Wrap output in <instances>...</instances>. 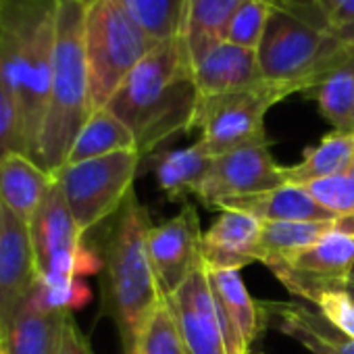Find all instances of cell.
<instances>
[{"label": "cell", "mask_w": 354, "mask_h": 354, "mask_svg": "<svg viewBox=\"0 0 354 354\" xmlns=\"http://www.w3.org/2000/svg\"><path fill=\"white\" fill-rule=\"evenodd\" d=\"M221 211H242L257 217L263 223L269 221H335L337 217L323 209L302 186L283 184L279 188L225 198L217 205Z\"/></svg>", "instance_id": "d6986e66"}, {"label": "cell", "mask_w": 354, "mask_h": 354, "mask_svg": "<svg viewBox=\"0 0 354 354\" xmlns=\"http://www.w3.org/2000/svg\"><path fill=\"white\" fill-rule=\"evenodd\" d=\"M5 5H7V0H0V15H3V9H5Z\"/></svg>", "instance_id": "ee69618b"}, {"label": "cell", "mask_w": 354, "mask_h": 354, "mask_svg": "<svg viewBox=\"0 0 354 354\" xmlns=\"http://www.w3.org/2000/svg\"><path fill=\"white\" fill-rule=\"evenodd\" d=\"M140 30L156 44L180 38L188 0H119Z\"/></svg>", "instance_id": "83f0119b"}, {"label": "cell", "mask_w": 354, "mask_h": 354, "mask_svg": "<svg viewBox=\"0 0 354 354\" xmlns=\"http://www.w3.org/2000/svg\"><path fill=\"white\" fill-rule=\"evenodd\" d=\"M271 7L273 0H244L230 21L225 42L257 50L265 36Z\"/></svg>", "instance_id": "f1b7e54d"}, {"label": "cell", "mask_w": 354, "mask_h": 354, "mask_svg": "<svg viewBox=\"0 0 354 354\" xmlns=\"http://www.w3.org/2000/svg\"><path fill=\"white\" fill-rule=\"evenodd\" d=\"M0 354H5V319H3V308H0Z\"/></svg>", "instance_id": "f35d334b"}, {"label": "cell", "mask_w": 354, "mask_h": 354, "mask_svg": "<svg viewBox=\"0 0 354 354\" xmlns=\"http://www.w3.org/2000/svg\"><path fill=\"white\" fill-rule=\"evenodd\" d=\"M333 227H335L337 232H344V234H352V236H354V213L344 215V217H337V219L333 221Z\"/></svg>", "instance_id": "8d00e7d4"}, {"label": "cell", "mask_w": 354, "mask_h": 354, "mask_svg": "<svg viewBox=\"0 0 354 354\" xmlns=\"http://www.w3.org/2000/svg\"><path fill=\"white\" fill-rule=\"evenodd\" d=\"M123 150H138L133 133L109 109H98L90 115V119L84 123L82 131L77 133L67 165L106 156L113 152H123Z\"/></svg>", "instance_id": "cb8c5ba5"}, {"label": "cell", "mask_w": 354, "mask_h": 354, "mask_svg": "<svg viewBox=\"0 0 354 354\" xmlns=\"http://www.w3.org/2000/svg\"><path fill=\"white\" fill-rule=\"evenodd\" d=\"M346 290H348V294H350V296H352V300H354V279H348Z\"/></svg>", "instance_id": "60d3db41"}, {"label": "cell", "mask_w": 354, "mask_h": 354, "mask_svg": "<svg viewBox=\"0 0 354 354\" xmlns=\"http://www.w3.org/2000/svg\"><path fill=\"white\" fill-rule=\"evenodd\" d=\"M136 354H188L182 344L180 331H177L171 308L165 300L150 317L138 342Z\"/></svg>", "instance_id": "f546056e"}, {"label": "cell", "mask_w": 354, "mask_h": 354, "mask_svg": "<svg viewBox=\"0 0 354 354\" xmlns=\"http://www.w3.org/2000/svg\"><path fill=\"white\" fill-rule=\"evenodd\" d=\"M198 88L182 38L156 44L123 80L109 109L136 138L140 156L180 131L194 127Z\"/></svg>", "instance_id": "6da1fadb"}, {"label": "cell", "mask_w": 354, "mask_h": 354, "mask_svg": "<svg viewBox=\"0 0 354 354\" xmlns=\"http://www.w3.org/2000/svg\"><path fill=\"white\" fill-rule=\"evenodd\" d=\"M84 28L86 7L80 0H59L50 100L38 154V165L50 173L67 165L71 146L92 115Z\"/></svg>", "instance_id": "5b68a950"}, {"label": "cell", "mask_w": 354, "mask_h": 354, "mask_svg": "<svg viewBox=\"0 0 354 354\" xmlns=\"http://www.w3.org/2000/svg\"><path fill=\"white\" fill-rule=\"evenodd\" d=\"M244 0H188L180 38L192 63L213 46L225 42L230 21Z\"/></svg>", "instance_id": "7402d4cb"}, {"label": "cell", "mask_w": 354, "mask_h": 354, "mask_svg": "<svg viewBox=\"0 0 354 354\" xmlns=\"http://www.w3.org/2000/svg\"><path fill=\"white\" fill-rule=\"evenodd\" d=\"M211 167L213 156L203 148L201 142L154 156L156 182L169 201H182L190 194H198L211 173Z\"/></svg>", "instance_id": "44dd1931"}, {"label": "cell", "mask_w": 354, "mask_h": 354, "mask_svg": "<svg viewBox=\"0 0 354 354\" xmlns=\"http://www.w3.org/2000/svg\"><path fill=\"white\" fill-rule=\"evenodd\" d=\"M290 94V90L265 82L250 90L201 96L194 117V127L203 131L198 142L211 156L269 142L265 133V115Z\"/></svg>", "instance_id": "ba28073f"}, {"label": "cell", "mask_w": 354, "mask_h": 354, "mask_svg": "<svg viewBox=\"0 0 354 354\" xmlns=\"http://www.w3.org/2000/svg\"><path fill=\"white\" fill-rule=\"evenodd\" d=\"M36 304L48 310H73L90 300L88 286L80 279H38V286L30 294Z\"/></svg>", "instance_id": "4dcf8cb0"}, {"label": "cell", "mask_w": 354, "mask_h": 354, "mask_svg": "<svg viewBox=\"0 0 354 354\" xmlns=\"http://www.w3.org/2000/svg\"><path fill=\"white\" fill-rule=\"evenodd\" d=\"M84 44L92 113L109 104L123 80L156 46L119 0H98L86 9Z\"/></svg>", "instance_id": "8992f818"}, {"label": "cell", "mask_w": 354, "mask_h": 354, "mask_svg": "<svg viewBox=\"0 0 354 354\" xmlns=\"http://www.w3.org/2000/svg\"><path fill=\"white\" fill-rule=\"evenodd\" d=\"M331 32L335 34L337 40H342L348 48L354 50V21L348 24V26H344V28H339V30H331Z\"/></svg>", "instance_id": "d590c367"}, {"label": "cell", "mask_w": 354, "mask_h": 354, "mask_svg": "<svg viewBox=\"0 0 354 354\" xmlns=\"http://www.w3.org/2000/svg\"><path fill=\"white\" fill-rule=\"evenodd\" d=\"M165 302L171 308L188 354H227L205 265L167 296Z\"/></svg>", "instance_id": "5bb4252c"}, {"label": "cell", "mask_w": 354, "mask_h": 354, "mask_svg": "<svg viewBox=\"0 0 354 354\" xmlns=\"http://www.w3.org/2000/svg\"><path fill=\"white\" fill-rule=\"evenodd\" d=\"M315 3L319 5V9H321L325 15H329L333 9H337V7L344 3V0H315Z\"/></svg>", "instance_id": "74e56055"}, {"label": "cell", "mask_w": 354, "mask_h": 354, "mask_svg": "<svg viewBox=\"0 0 354 354\" xmlns=\"http://www.w3.org/2000/svg\"><path fill=\"white\" fill-rule=\"evenodd\" d=\"M348 133L354 136V113H352V119H350V129H348Z\"/></svg>", "instance_id": "7bdbcfd3"}, {"label": "cell", "mask_w": 354, "mask_h": 354, "mask_svg": "<svg viewBox=\"0 0 354 354\" xmlns=\"http://www.w3.org/2000/svg\"><path fill=\"white\" fill-rule=\"evenodd\" d=\"M346 175H348V180H350V186H352V190H354V158H352V162H350V167H348Z\"/></svg>", "instance_id": "ab89813d"}, {"label": "cell", "mask_w": 354, "mask_h": 354, "mask_svg": "<svg viewBox=\"0 0 354 354\" xmlns=\"http://www.w3.org/2000/svg\"><path fill=\"white\" fill-rule=\"evenodd\" d=\"M30 230L40 279H73L100 267L84 244L57 177Z\"/></svg>", "instance_id": "9c48e42d"}, {"label": "cell", "mask_w": 354, "mask_h": 354, "mask_svg": "<svg viewBox=\"0 0 354 354\" xmlns=\"http://www.w3.org/2000/svg\"><path fill=\"white\" fill-rule=\"evenodd\" d=\"M207 269V277L211 283L213 296L221 302V306L227 310L230 319L240 329L242 337L250 346L263 327V319L259 313V304L248 294L244 279L238 269Z\"/></svg>", "instance_id": "484cf974"}, {"label": "cell", "mask_w": 354, "mask_h": 354, "mask_svg": "<svg viewBox=\"0 0 354 354\" xmlns=\"http://www.w3.org/2000/svg\"><path fill=\"white\" fill-rule=\"evenodd\" d=\"M317 313L323 315L337 331L348 337H354V300L348 294L346 286L339 290L325 292L317 302Z\"/></svg>", "instance_id": "d6a6232c"}, {"label": "cell", "mask_w": 354, "mask_h": 354, "mask_svg": "<svg viewBox=\"0 0 354 354\" xmlns=\"http://www.w3.org/2000/svg\"><path fill=\"white\" fill-rule=\"evenodd\" d=\"M59 0H7L0 15V80L13 98L24 150L38 162L50 100Z\"/></svg>", "instance_id": "7a4b0ae2"}, {"label": "cell", "mask_w": 354, "mask_h": 354, "mask_svg": "<svg viewBox=\"0 0 354 354\" xmlns=\"http://www.w3.org/2000/svg\"><path fill=\"white\" fill-rule=\"evenodd\" d=\"M80 3L88 9V7H92V5H96L98 3V0H80Z\"/></svg>", "instance_id": "b9f144b4"}, {"label": "cell", "mask_w": 354, "mask_h": 354, "mask_svg": "<svg viewBox=\"0 0 354 354\" xmlns=\"http://www.w3.org/2000/svg\"><path fill=\"white\" fill-rule=\"evenodd\" d=\"M352 267L354 236L337 232L335 227L294 259L269 265L286 290L313 304L325 292L344 288L350 279Z\"/></svg>", "instance_id": "30bf717a"}, {"label": "cell", "mask_w": 354, "mask_h": 354, "mask_svg": "<svg viewBox=\"0 0 354 354\" xmlns=\"http://www.w3.org/2000/svg\"><path fill=\"white\" fill-rule=\"evenodd\" d=\"M323 209L333 213L335 217H344L354 213V190L350 186L348 175H331L323 180L310 182L302 186Z\"/></svg>", "instance_id": "1f68e13d"}, {"label": "cell", "mask_w": 354, "mask_h": 354, "mask_svg": "<svg viewBox=\"0 0 354 354\" xmlns=\"http://www.w3.org/2000/svg\"><path fill=\"white\" fill-rule=\"evenodd\" d=\"M263 221L242 211H221V215L203 232V265L209 269H242L259 263Z\"/></svg>", "instance_id": "9a60e30c"}, {"label": "cell", "mask_w": 354, "mask_h": 354, "mask_svg": "<svg viewBox=\"0 0 354 354\" xmlns=\"http://www.w3.org/2000/svg\"><path fill=\"white\" fill-rule=\"evenodd\" d=\"M283 184V167L275 162L271 146L265 142L213 156L211 173L196 196L209 207H217L225 198L261 194Z\"/></svg>", "instance_id": "8fae6325"}, {"label": "cell", "mask_w": 354, "mask_h": 354, "mask_svg": "<svg viewBox=\"0 0 354 354\" xmlns=\"http://www.w3.org/2000/svg\"><path fill=\"white\" fill-rule=\"evenodd\" d=\"M350 279H354V267H352V271H350Z\"/></svg>", "instance_id": "bcb514c9"}, {"label": "cell", "mask_w": 354, "mask_h": 354, "mask_svg": "<svg viewBox=\"0 0 354 354\" xmlns=\"http://www.w3.org/2000/svg\"><path fill=\"white\" fill-rule=\"evenodd\" d=\"M69 310H48L30 296L5 333V354H57Z\"/></svg>", "instance_id": "ffe728a7"}, {"label": "cell", "mask_w": 354, "mask_h": 354, "mask_svg": "<svg viewBox=\"0 0 354 354\" xmlns=\"http://www.w3.org/2000/svg\"><path fill=\"white\" fill-rule=\"evenodd\" d=\"M333 230V221H269L263 223L259 263L275 265L294 259L325 234Z\"/></svg>", "instance_id": "d4e9b609"}, {"label": "cell", "mask_w": 354, "mask_h": 354, "mask_svg": "<svg viewBox=\"0 0 354 354\" xmlns=\"http://www.w3.org/2000/svg\"><path fill=\"white\" fill-rule=\"evenodd\" d=\"M354 158V136L344 131L327 133L317 146L308 148L298 165L283 167L286 184L306 186L331 175H344Z\"/></svg>", "instance_id": "603a6c76"}, {"label": "cell", "mask_w": 354, "mask_h": 354, "mask_svg": "<svg viewBox=\"0 0 354 354\" xmlns=\"http://www.w3.org/2000/svg\"><path fill=\"white\" fill-rule=\"evenodd\" d=\"M150 227L146 209L131 192L117 213L102 263L104 304L119 329L123 354H136L150 317L165 300L148 254Z\"/></svg>", "instance_id": "277c9868"}, {"label": "cell", "mask_w": 354, "mask_h": 354, "mask_svg": "<svg viewBox=\"0 0 354 354\" xmlns=\"http://www.w3.org/2000/svg\"><path fill=\"white\" fill-rule=\"evenodd\" d=\"M140 158L138 150H123L65 165L55 173L69 211L84 236L121 211L133 192L131 186Z\"/></svg>", "instance_id": "52a82bcc"}, {"label": "cell", "mask_w": 354, "mask_h": 354, "mask_svg": "<svg viewBox=\"0 0 354 354\" xmlns=\"http://www.w3.org/2000/svg\"><path fill=\"white\" fill-rule=\"evenodd\" d=\"M257 57L265 82L306 94L327 73L352 63L354 50L335 38L315 0H273Z\"/></svg>", "instance_id": "3957f363"}, {"label": "cell", "mask_w": 354, "mask_h": 354, "mask_svg": "<svg viewBox=\"0 0 354 354\" xmlns=\"http://www.w3.org/2000/svg\"><path fill=\"white\" fill-rule=\"evenodd\" d=\"M201 244V219L192 205H186L169 221L150 227L148 254L162 298L171 296L203 265Z\"/></svg>", "instance_id": "7c38bea8"}, {"label": "cell", "mask_w": 354, "mask_h": 354, "mask_svg": "<svg viewBox=\"0 0 354 354\" xmlns=\"http://www.w3.org/2000/svg\"><path fill=\"white\" fill-rule=\"evenodd\" d=\"M313 354H327V352H323V350H310Z\"/></svg>", "instance_id": "f6af8a7d"}, {"label": "cell", "mask_w": 354, "mask_h": 354, "mask_svg": "<svg viewBox=\"0 0 354 354\" xmlns=\"http://www.w3.org/2000/svg\"><path fill=\"white\" fill-rule=\"evenodd\" d=\"M250 354H263V352H250Z\"/></svg>", "instance_id": "7dc6e473"}, {"label": "cell", "mask_w": 354, "mask_h": 354, "mask_svg": "<svg viewBox=\"0 0 354 354\" xmlns=\"http://www.w3.org/2000/svg\"><path fill=\"white\" fill-rule=\"evenodd\" d=\"M201 96H221L265 84L257 50L221 42L192 63Z\"/></svg>", "instance_id": "2e32d148"}, {"label": "cell", "mask_w": 354, "mask_h": 354, "mask_svg": "<svg viewBox=\"0 0 354 354\" xmlns=\"http://www.w3.org/2000/svg\"><path fill=\"white\" fill-rule=\"evenodd\" d=\"M259 313L263 325L271 321L281 333L300 342L306 350H323L327 354H354V337L337 331L323 315L296 302H261Z\"/></svg>", "instance_id": "e0dca14e"}, {"label": "cell", "mask_w": 354, "mask_h": 354, "mask_svg": "<svg viewBox=\"0 0 354 354\" xmlns=\"http://www.w3.org/2000/svg\"><path fill=\"white\" fill-rule=\"evenodd\" d=\"M32 230L0 203V308L7 325L38 286Z\"/></svg>", "instance_id": "4fadbf2b"}, {"label": "cell", "mask_w": 354, "mask_h": 354, "mask_svg": "<svg viewBox=\"0 0 354 354\" xmlns=\"http://www.w3.org/2000/svg\"><path fill=\"white\" fill-rule=\"evenodd\" d=\"M11 152H24L21 121L13 98L9 96L3 80H0V160Z\"/></svg>", "instance_id": "836d02e7"}, {"label": "cell", "mask_w": 354, "mask_h": 354, "mask_svg": "<svg viewBox=\"0 0 354 354\" xmlns=\"http://www.w3.org/2000/svg\"><path fill=\"white\" fill-rule=\"evenodd\" d=\"M57 354H94L90 342L86 339V335L82 333V329L77 327L73 315L69 313L63 325V333H61V342H59V350Z\"/></svg>", "instance_id": "e575fe53"}, {"label": "cell", "mask_w": 354, "mask_h": 354, "mask_svg": "<svg viewBox=\"0 0 354 354\" xmlns=\"http://www.w3.org/2000/svg\"><path fill=\"white\" fill-rule=\"evenodd\" d=\"M53 184L55 173L24 152H11L0 160V203L28 225H32Z\"/></svg>", "instance_id": "ac0fdd59"}, {"label": "cell", "mask_w": 354, "mask_h": 354, "mask_svg": "<svg viewBox=\"0 0 354 354\" xmlns=\"http://www.w3.org/2000/svg\"><path fill=\"white\" fill-rule=\"evenodd\" d=\"M304 96L319 104L321 115L333 125V131L348 133L354 113V61L327 73Z\"/></svg>", "instance_id": "4316f807"}]
</instances>
